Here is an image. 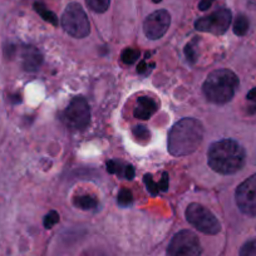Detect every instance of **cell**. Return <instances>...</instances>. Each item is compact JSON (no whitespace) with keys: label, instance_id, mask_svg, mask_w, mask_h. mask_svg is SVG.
<instances>
[{"label":"cell","instance_id":"23","mask_svg":"<svg viewBox=\"0 0 256 256\" xmlns=\"http://www.w3.org/2000/svg\"><path fill=\"white\" fill-rule=\"evenodd\" d=\"M240 256H256V240H250L240 248Z\"/></svg>","mask_w":256,"mask_h":256},{"label":"cell","instance_id":"15","mask_svg":"<svg viewBox=\"0 0 256 256\" xmlns=\"http://www.w3.org/2000/svg\"><path fill=\"white\" fill-rule=\"evenodd\" d=\"M248 26H250V23H248V16L244 14H238L234 22V33L238 36H244L248 33Z\"/></svg>","mask_w":256,"mask_h":256},{"label":"cell","instance_id":"30","mask_svg":"<svg viewBox=\"0 0 256 256\" xmlns=\"http://www.w3.org/2000/svg\"><path fill=\"white\" fill-rule=\"evenodd\" d=\"M250 6H256V0H248Z\"/></svg>","mask_w":256,"mask_h":256},{"label":"cell","instance_id":"11","mask_svg":"<svg viewBox=\"0 0 256 256\" xmlns=\"http://www.w3.org/2000/svg\"><path fill=\"white\" fill-rule=\"evenodd\" d=\"M158 110V103L150 97H140L134 110V118L147 120Z\"/></svg>","mask_w":256,"mask_h":256},{"label":"cell","instance_id":"17","mask_svg":"<svg viewBox=\"0 0 256 256\" xmlns=\"http://www.w3.org/2000/svg\"><path fill=\"white\" fill-rule=\"evenodd\" d=\"M140 58V50L134 48H124L120 53V59L124 64H134L136 63L137 59Z\"/></svg>","mask_w":256,"mask_h":256},{"label":"cell","instance_id":"12","mask_svg":"<svg viewBox=\"0 0 256 256\" xmlns=\"http://www.w3.org/2000/svg\"><path fill=\"white\" fill-rule=\"evenodd\" d=\"M22 59H23V68L28 72H36L39 70L40 64L43 63V56L36 46H28L23 49L22 53Z\"/></svg>","mask_w":256,"mask_h":256},{"label":"cell","instance_id":"1","mask_svg":"<svg viewBox=\"0 0 256 256\" xmlns=\"http://www.w3.org/2000/svg\"><path fill=\"white\" fill-rule=\"evenodd\" d=\"M202 123L196 118H182L174 123L168 134L167 148L172 156H187L201 146L204 140Z\"/></svg>","mask_w":256,"mask_h":256},{"label":"cell","instance_id":"3","mask_svg":"<svg viewBox=\"0 0 256 256\" xmlns=\"http://www.w3.org/2000/svg\"><path fill=\"white\" fill-rule=\"evenodd\" d=\"M238 87V78L232 70H216L208 76L202 90L208 102L225 104L232 100Z\"/></svg>","mask_w":256,"mask_h":256},{"label":"cell","instance_id":"25","mask_svg":"<svg viewBox=\"0 0 256 256\" xmlns=\"http://www.w3.org/2000/svg\"><path fill=\"white\" fill-rule=\"evenodd\" d=\"M246 98H248V100H250V102L254 103L251 107H248V108H251L250 113H255L256 112V87L252 88V90L248 93Z\"/></svg>","mask_w":256,"mask_h":256},{"label":"cell","instance_id":"9","mask_svg":"<svg viewBox=\"0 0 256 256\" xmlns=\"http://www.w3.org/2000/svg\"><path fill=\"white\" fill-rule=\"evenodd\" d=\"M236 205L245 215H256V174L238 184L235 192Z\"/></svg>","mask_w":256,"mask_h":256},{"label":"cell","instance_id":"2","mask_svg":"<svg viewBox=\"0 0 256 256\" xmlns=\"http://www.w3.org/2000/svg\"><path fill=\"white\" fill-rule=\"evenodd\" d=\"M208 166L221 174H232L240 171L246 162V152L234 140L214 142L208 152Z\"/></svg>","mask_w":256,"mask_h":256},{"label":"cell","instance_id":"27","mask_svg":"<svg viewBox=\"0 0 256 256\" xmlns=\"http://www.w3.org/2000/svg\"><path fill=\"white\" fill-rule=\"evenodd\" d=\"M134 174H136V172H134V166H131V164H127V166H124L123 176H124L126 178H127V180H134Z\"/></svg>","mask_w":256,"mask_h":256},{"label":"cell","instance_id":"22","mask_svg":"<svg viewBox=\"0 0 256 256\" xmlns=\"http://www.w3.org/2000/svg\"><path fill=\"white\" fill-rule=\"evenodd\" d=\"M144 184H146V187H147V191H148L152 196L158 195V192H160L158 184H156V182L154 181V178H152L151 174H144Z\"/></svg>","mask_w":256,"mask_h":256},{"label":"cell","instance_id":"24","mask_svg":"<svg viewBox=\"0 0 256 256\" xmlns=\"http://www.w3.org/2000/svg\"><path fill=\"white\" fill-rule=\"evenodd\" d=\"M107 171L112 174H122L123 176L122 171H124V167L120 166V164L118 161L110 160V161L107 162Z\"/></svg>","mask_w":256,"mask_h":256},{"label":"cell","instance_id":"31","mask_svg":"<svg viewBox=\"0 0 256 256\" xmlns=\"http://www.w3.org/2000/svg\"><path fill=\"white\" fill-rule=\"evenodd\" d=\"M152 2H154V3H156V4H158V3H161L162 0H152Z\"/></svg>","mask_w":256,"mask_h":256},{"label":"cell","instance_id":"13","mask_svg":"<svg viewBox=\"0 0 256 256\" xmlns=\"http://www.w3.org/2000/svg\"><path fill=\"white\" fill-rule=\"evenodd\" d=\"M34 9H36V13H38L44 20L48 22V23H50L52 26H58V18H56V14H54L53 12L48 10L43 3H40V2H36V3H34Z\"/></svg>","mask_w":256,"mask_h":256},{"label":"cell","instance_id":"19","mask_svg":"<svg viewBox=\"0 0 256 256\" xmlns=\"http://www.w3.org/2000/svg\"><path fill=\"white\" fill-rule=\"evenodd\" d=\"M196 43H198V39H194L191 43L186 44V46H184V56H186L187 62L190 64H195L198 60V52H196L195 46Z\"/></svg>","mask_w":256,"mask_h":256},{"label":"cell","instance_id":"14","mask_svg":"<svg viewBox=\"0 0 256 256\" xmlns=\"http://www.w3.org/2000/svg\"><path fill=\"white\" fill-rule=\"evenodd\" d=\"M74 205L77 206V208H80V210L88 211L97 208L98 201L96 200V198H93V196L90 195H80L74 198Z\"/></svg>","mask_w":256,"mask_h":256},{"label":"cell","instance_id":"29","mask_svg":"<svg viewBox=\"0 0 256 256\" xmlns=\"http://www.w3.org/2000/svg\"><path fill=\"white\" fill-rule=\"evenodd\" d=\"M147 68H148V67H147L146 62L142 60L141 63L138 64V67H137V72H138V73H144L147 70Z\"/></svg>","mask_w":256,"mask_h":256},{"label":"cell","instance_id":"4","mask_svg":"<svg viewBox=\"0 0 256 256\" xmlns=\"http://www.w3.org/2000/svg\"><path fill=\"white\" fill-rule=\"evenodd\" d=\"M62 26L64 32L74 38H86L90 33L88 16L78 3H70L62 16Z\"/></svg>","mask_w":256,"mask_h":256},{"label":"cell","instance_id":"10","mask_svg":"<svg viewBox=\"0 0 256 256\" xmlns=\"http://www.w3.org/2000/svg\"><path fill=\"white\" fill-rule=\"evenodd\" d=\"M171 24V16L167 10H156L150 14L144 23V34L148 39L157 40L167 33Z\"/></svg>","mask_w":256,"mask_h":256},{"label":"cell","instance_id":"20","mask_svg":"<svg viewBox=\"0 0 256 256\" xmlns=\"http://www.w3.org/2000/svg\"><path fill=\"white\" fill-rule=\"evenodd\" d=\"M59 222V214L56 212V211L52 210L49 211L48 214H46V216H44V220H43V225L46 228H52L54 225H56V224Z\"/></svg>","mask_w":256,"mask_h":256},{"label":"cell","instance_id":"21","mask_svg":"<svg viewBox=\"0 0 256 256\" xmlns=\"http://www.w3.org/2000/svg\"><path fill=\"white\" fill-rule=\"evenodd\" d=\"M134 134L138 141L142 142L150 141V137H151V134H150V131L144 126H136V127H134Z\"/></svg>","mask_w":256,"mask_h":256},{"label":"cell","instance_id":"7","mask_svg":"<svg viewBox=\"0 0 256 256\" xmlns=\"http://www.w3.org/2000/svg\"><path fill=\"white\" fill-rule=\"evenodd\" d=\"M201 244L196 234L190 230L178 231L167 248V256H201Z\"/></svg>","mask_w":256,"mask_h":256},{"label":"cell","instance_id":"5","mask_svg":"<svg viewBox=\"0 0 256 256\" xmlns=\"http://www.w3.org/2000/svg\"><path fill=\"white\" fill-rule=\"evenodd\" d=\"M184 214L186 220L200 232L206 235H218L221 231V224L218 218L201 204H190Z\"/></svg>","mask_w":256,"mask_h":256},{"label":"cell","instance_id":"28","mask_svg":"<svg viewBox=\"0 0 256 256\" xmlns=\"http://www.w3.org/2000/svg\"><path fill=\"white\" fill-rule=\"evenodd\" d=\"M214 2H215V0H201L200 3H198V9H200L201 12L208 10V9L211 8V6H212Z\"/></svg>","mask_w":256,"mask_h":256},{"label":"cell","instance_id":"26","mask_svg":"<svg viewBox=\"0 0 256 256\" xmlns=\"http://www.w3.org/2000/svg\"><path fill=\"white\" fill-rule=\"evenodd\" d=\"M168 184H170L168 174L164 172V174H162V180L158 182L160 191H167V190H168Z\"/></svg>","mask_w":256,"mask_h":256},{"label":"cell","instance_id":"6","mask_svg":"<svg viewBox=\"0 0 256 256\" xmlns=\"http://www.w3.org/2000/svg\"><path fill=\"white\" fill-rule=\"evenodd\" d=\"M60 120L70 130L83 131L90 120V110L83 97H74L60 114Z\"/></svg>","mask_w":256,"mask_h":256},{"label":"cell","instance_id":"18","mask_svg":"<svg viewBox=\"0 0 256 256\" xmlns=\"http://www.w3.org/2000/svg\"><path fill=\"white\" fill-rule=\"evenodd\" d=\"M117 201L122 208H127V206H130L134 202V195H132V192L130 190L123 187L120 191V194H118Z\"/></svg>","mask_w":256,"mask_h":256},{"label":"cell","instance_id":"8","mask_svg":"<svg viewBox=\"0 0 256 256\" xmlns=\"http://www.w3.org/2000/svg\"><path fill=\"white\" fill-rule=\"evenodd\" d=\"M232 14L228 9L221 8L208 16L198 19L195 22L196 30L202 33H211L214 36H222L230 26Z\"/></svg>","mask_w":256,"mask_h":256},{"label":"cell","instance_id":"16","mask_svg":"<svg viewBox=\"0 0 256 256\" xmlns=\"http://www.w3.org/2000/svg\"><path fill=\"white\" fill-rule=\"evenodd\" d=\"M86 4L94 13H104L110 6V0H86Z\"/></svg>","mask_w":256,"mask_h":256}]
</instances>
